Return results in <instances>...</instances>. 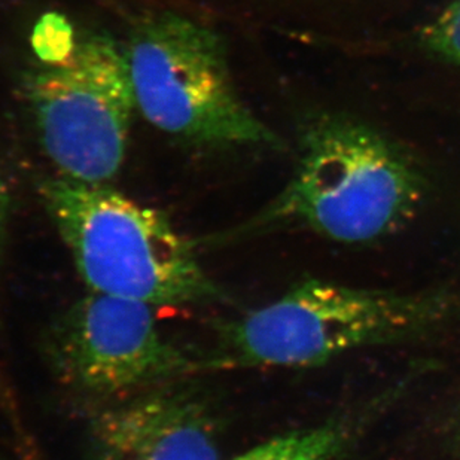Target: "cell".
Instances as JSON below:
<instances>
[{
	"label": "cell",
	"instance_id": "1",
	"mask_svg": "<svg viewBox=\"0 0 460 460\" xmlns=\"http://www.w3.org/2000/svg\"><path fill=\"white\" fill-rule=\"evenodd\" d=\"M423 192L425 182L409 156L378 131L349 118H316L303 131L296 173L283 191L208 244L288 226L340 243H367L404 226Z\"/></svg>",
	"mask_w": 460,
	"mask_h": 460
},
{
	"label": "cell",
	"instance_id": "2",
	"mask_svg": "<svg viewBox=\"0 0 460 460\" xmlns=\"http://www.w3.org/2000/svg\"><path fill=\"white\" fill-rule=\"evenodd\" d=\"M460 317V294H395L305 279L280 298L219 323L212 369L301 368L391 343Z\"/></svg>",
	"mask_w": 460,
	"mask_h": 460
},
{
	"label": "cell",
	"instance_id": "3",
	"mask_svg": "<svg viewBox=\"0 0 460 460\" xmlns=\"http://www.w3.org/2000/svg\"><path fill=\"white\" fill-rule=\"evenodd\" d=\"M40 199L90 292L181 307L226 301L197 260L196 242L164 213L108 183L49 178Z\"/></svg>",
	"mask_w": 460,
	"mask_h": 460
},
{
	"label": "cell",
	"instance_id": "4",
	"mask_svg": "<svg viewBox=\"0 0 460 460\" xmlns=\"http://www.w3.org/2000/svg\"><path fill=\"white\" fill-rule=\"evenodd\" d=\"M136 108L187 144L230 148L278 145L240 99L217 33L174 13L144 18L124 49Z\"/></svg>",
	"mask_w": 460,
	"mask_h": 460
},
{
	"label": "cell",
	"instance_id": "5",
	"mask_svg": "<svg viewBox=\"0 0 460 460\" xmlns=\"http://www.w3.org/2000/svg\"><path fill=\"white\" fill-rule=\"evenodd\" d=\"M40 145L61 178L109 183L126 158L135 92L126 54L111 36H70L29 76Z\"/></svg>",
	"mask_w": 460,
	"mask_h": 460
},
{
	"label": "cell",
	"instance_id": "6",
	"mask_svg": "<svg viewBox=\"0 0 460 460\" xmlns=\"http://www.w3.org/2000/svg\"><path fill=\"white\" fill-rule=\"evenodd\" d=\"M44 344L58 382L101 404L212 371L208 353L161 332L153 305L96 292L66 308Z\"/></svg>",
	"mask_w": 460,
	"mask_h": 460
},
{
	"label": "cell",
	"instance_id": "7",
	"mask_svg": "<svg viewBox=\"0 0 460 460\" xmlns=\"http://www.w3.org/2000/svg\"><path fill=\"white\" fill-rule=\"evenodd\" d=\"M222 419L192 377L99 404L87 423L92 460H221Z\"/></svg>",
	"mask_w": 460,
	"mask_h": 460
},
{
	"label": "cell",
	"instance_id": "8",
	"mask_svg": "<svg viewBox=\"0 0 460 460\" xmlns=\"http://www.w3.org/2000/svg\"><path fill=\"white\" fill-rule=\"evenodd\" d=\"M360 425L357 416L334 417L321 425L274 437L234 460H343Z\"/></svg>",
	"mask_w": 460,
	"mask_h": 460
},
{
	"label": "cell",
	"instance_id": "9",
	"mask_svg": "<svg viewBox=\"0 0 460 460\" xmlns=\"http://www.w3.org/2000/svg\"><path fill=\"white\" fill-rule=\"evenodd\" d=\"M420 40L432 56L460 66V0H452L426 24Z\"/></svg>",
	"mask_w": 460,
	"mask_h": 460
},
{
	"label": "cell",
	"instance_id": "10",
	"mask_svg": "<svg viewBox=\"0 0 460 460\" xmlns=\"http://www.w3.org/2000/svg\"><path fill=\"white\" fill-rule=\"evenodd\" d=\"M9 191L0 174V255L4 251V239H6V226H8L9 217Z\"/></svg>",
	"mask_w": 460,
	"mask_h": 460
},
{
	"label": "cell",
	"instance_id": "11",
	"mask_svg": "<svg viewBox=\"0 0 460 460\" xmlns=\"http://www.w3.org/2000/svg\"><path fill=\"white\" fill-rule=\"evenodd\" d=\"M457 443L460 444V420L459 425H457Z\"/></svg>",
	"mask_w": 460,
	"mask_h": 460
}]
</instances>
